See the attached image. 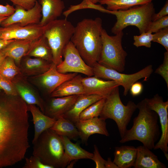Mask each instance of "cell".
I'll use <instances>...</instances> for the list:
<instances>
[{
	"mask_svg": "<svg viewBox=\"0 0 168 168\" xmlns=\"http://www.w3.org/2000/svg\"><path fill=\"white\" fill-rule=\"evenodd\" d=\"M27 105L19 95L0 93V168L21 161L30 147Z\"/></svg>",
	"mask_w": 168,
	"mask_h": 168,
	"instance_id": "obj_1",
	"label": "cell"
},
{
	"mask_svg": "<svg viewBox=\"0 0 168 168\" xmlns=\"http://www.w3.org/2000/svg\"><path fill=\"white\" fill-rule=\"evenodd\" d=\"M102 26L100 18L84 19L75 26L71 39L84 62L91 67L100 58Z\"/></svg>",
	"mask_w": 168,
	"mask_h": 168,
	"instance_id": "obj_2",
	"label": "cell"
},
{
	"mask_svg": "<svg viewBox=\"0 0 168 168\" xmlns=\"http://www.w3.org/2000/svg\"><path fill=\"white\" fill-rule=\"evenodd\" d=\"M137 106L139 112L133 119V125L127 130L119 142L137 140L151 150L153 149L160 137L158 116L155 111L148 108L144 99L138 102Z\"/></svg>",
	"mask_w": 168,
	"mask_h": 168,
	"instance_id": "obj_3",
	"label": "cell"
},
{
	"mask_svg": "<svg viewBox=\"0 0 168 168\" xmlns=\"http://www.w3.org/2000/svg\"><path fill=\"white\" fill-rule=\"evenodd\" d=\"M33 144V155L53 168H65L71 162L65 154L61 136L50 128L44 131Z\"/></svg>",
	"mask_w": 168,
	"mask_h": 168,
	"instance_id": "obj_4",
	"label": "cell"
},
{
	"mask_svg": "<svg viewBox=\"0 0 168 168\" xmlns=\"http://www.w3.org/2000/svg\"><path fill=\"white\" fill-rule=\"evenodd\" d=\"M108 13L114 15L116 17V21L111 29L112 32L115 35L129 26L137 27L140 34L146 32L152 21V16L155 13V9L152 2L126 10H108Z\"/></svg>",
	"mask_w": 168,
	"mask_h": 168,
	"instance_id": "obj_5",
	"label": "cell"
},
{
	"mask_svg": "<svg viewBox=\"0 0 168 168\" xmlns=\"http://www.w3.org/2000/svg\"><path fill=\"white\" fill-rule=\"evenodd\" d=\"M119 87L105 98L99 117L105 120L110 119L114 120L116 124L122 138L127 130V126L137 109V106L131 100L128 101L126 105L123 104L120 96Z\"/></svg>",
	"mask_w": 168,
	"mask_h": 168,
	"instance_id": "obj_6",
	"label": "cell"
},
{
	"mask_svg": "<svg viewBox=\"0 0 168 168\" xmlns=\"http://www.w3.org/2000/svg\"><path fill=\"white\" fill-rule=\"evenodd\" d=\"M75 26L66 19H56L44 26L43 35L51 49L53 63L56 65L63 61L64 48L71 41Z\"/></svg>",
	"mask_w": 168,
	"mask_h": 168,
	"instance_id": "obj_7",
	"label": "cell"
},
{
	"mask_svg": "<svg viewBox=\"0 0 168 168\" xmlns=\"http://www.w3.org/2000/svg\"><path fill=\"white\" fill-rule=\"evenodd\" d=\"M123 35L122 31L114 36H110L105 30L102 29L101 50L97 62L106 67L121 72L125 70L127 55L122 45Z\"/></svg>",
	"mask_w": 168,
	"mask_h": 168,
	"instance_id": "obj_8",
	"label": "cell"
},
{
	"mask_svg": "<svg viewBox=\"0 0 168 168\" xmlns=\"http://www.w3.org/2000/svg\"><path fill=\"white\" fill-rule=\"evenodd\" d=\"M93 76L117 82L124 89V95L128 94L132 85L138 80L148 78L153 72L152 65H149L139 71L131 74L121 73L115 70L106 67L98 62L92 66Z\"/></svg>",
	"mask_w": 168,
	"mask_h": 168,
	"instance_id": "obj_9",
	"label": "cell"
},
{
	"mask_svg": "<svg viewBox=\"0 0 168 168\" xmlns=\"http://www.w3.org/2000/svg\"><path fill=\"white\" fill-rule=\"evenodd\" d=\"M148 108L155 111L159 118L161 134L153 148L160 149L168 160V101H164L162 96L156 94L150 98L144 99Z\"/></svg>",
	"mask_w": 168,
	"mask_h": 168,
	"instance_id": "obj_10",
	"label": "cell"
},
{
	"mask_svg": "<svg viewBox=\"0 0 168 168\" xmlns=\"http://www.w3.org/2000/svg\"><path fill=\"white\" fill-rule=\"evenodd\" d=\"M63 57V60L57 65V70L59 72L79 73L88 77L93 76L92 67L84 62L71 41L64 49Z\"/></svg>",
	"mask_w": 168,
	"mask_h": 168,
	"instance_id": "obj_11",
	"label": "cell"
},
{
	"mask_svg": "<svg viewBox=\"0 0 168 168\" xmlns=\"http://www.w3.org/2000/svg\"><path fill=\"white\" fill-rule=\"evenodd\" d=\"M77 74V73L63 74L58 72L57 65L53 63L49 69L40 75L30 77V82L43 91L50 95L59 86Z\"/></svg>",
	"mask_w": 168,
	"mask_h": 168,
	"instance_id": "obj_12",
	"label": "cell"
},
{
	"mask_svg": "<svg viewBox=\"0 0 168 168\" xmlns=\"http://www.w3.org/2000/svg\"><path fill=\"white\" fill-rule=\"evenodd\" d=\"M44 28L39 23L21 26L13 24L0 27V39L34 40L43 35Z\"/></svg>",
	"mask_w": 168,
	"mask_h": 168,
	"instance_id": "obj_13",
	"label": "cell"
},
{
	"mask_svg": "<svg viewBox=\"0 0 168 168\" xmlns=\"http://www.w3.org/2000/svg\"><path fill=\"white\" fill-rule=\"evenodd\" d=\"M41 7L37 1L31 8L26 10L16 6L14 12L7 17L2 22V27H6L13 24L21 26L38 24L42 17Z\"/></svg>",
	"mask_w": 168,
	"mask_h": 168,
	"instance_id": "obj_14",
	"label": "cell"
},
{
	"mask_svg": "<svg viewBox=\"0 0 168 168\" xmlns=\"http://www.w3.org/2000/svg\"><path fill=\"white\" fill-rule=\"evenodd\" d=\"M21 73L12 81L19 95L27 105H37L44 113V101Z\"/></svg>",
	"mask_w": 168,
	"mask_h": 168,
	"instance_id": "obj_15",
	"label": "cell"
},
{
	"mask_svg": "<svg viewBox=\"0 0 168 168\" xmlns=\"http://www.w3.org/2000/svg\"><path fill=\"white\" fill-rule=\"evenodd\" d=\"M84 95L94 94L106 98L119 85L112 80H105L94 76L82 77Z\"/></svg>",
	"mask_w": 168,
	"mask_h": 168,
	"instance_id": "obj_16",
	"label": "cell"
},
{
	"mask_svg": "<svg viewBox=\"0 0 168 168\" xmlns=\"http://www.w3.org/2000/svg\"><path fill=\"white\" fill-rule=\"evenodd\" d=\"M82 142H86L89 137L94 134L109 136L105 120L98 117L85 120H79L75 123Z\"/></svg>",
	"mask_w": 168,
	"mask_h": 168,
	"instance_id": "obj_17",
	"label": "cell"
},
{
	"mask_svg": "<svg viewBox=\"0 0 168 168\" xmlns=\"http://www.w3.org/2000/svg\"><path fill=\"white\" fill-rule=\"evenodd\" d=\"M78 96L50 97L44 101V114L56 120L71 108Z\"/></svg>",
	"mask_w": 168,
	"mask_h": 168,
	"instance_id": "obj_18",
	"label": "cell"
},
{
	"mask_svg": "<svg viewBox=\"0 0 168 168\" xmlns=\"http://www.w3.org/2000/svg\"><path fill=\"white\" fill-rule=\"evenodd\" d=\"M52 63L42 58L26 56L22 59L19 68L22 74L26 77H30L45 72Z\"/></svg>",
	"mask_w": 168,
	"mask_h": 168,
	"instance_id": "obj_19",
	"label": "cell"
},
{
	"mask_svg": "<svg viewBox=\"0 0 168 168\" xmlns=\"http://www.w3.org/2000/svg\"><path fill=\"white\" fill-rule=\"evenodd\" d=\"M41 7L42 17L39 24L44 26L57 19L65 8L62 0H38Z\"/></svg>",
	"mask_w": 168,
	"mask_h": 168,
	"instance_id": "obj_20",
	"label": "cell"
},
{
	"mask_svg": "<svg viewBox=\"0 0 168 168\" xmlns=\"http://www.w3.org/2000/svg\"><path fill=\"white\" fill-rule=\"evenodd\" d=\"M27 108L28 111L32 115L34 126V135L32 141L33 144L44 131L53 126L56 120L44 114L35 105H27Z\"/></svg>",
	"mask_w": 168,
	"mask_h": 168,
	"instance_id": "obj_21",
	"label": "cell"
},
{
	"mask_svg": "<svg viewBox=\"0 0 168 168\" xmlns=\"http://www.w3.org/2000/svg\"><path fill=\"white\" fill-rule=\"evenodd\" d=\"M103 98L100 96L94 94L79 95L71 108L62 116L75 124L79 120L80 114L84 110Z\"/></svg>",
	"mask_w": 168,
	"mask_h": 168,
	"instance_id": "obj_22",
	"label": "cell"
},
{
	"mask_svg": "<svg viewBox=\"0 0 168 168\" xmlns=\"http://www.w3.org/2000/svg\"><path fill=\"white\" fill-rule=\"evenodd\" d=\"M137 156L134 168H166L165 165L160 161L157 156L151 150L142 145L136 147Z\"/></svg>",
	"mask_w": 168,
	"mask_h": 168,
	"instance_id": "obj_23",
	"label": "cell"
},
{
	"mask_svg": "<svg viewBox=\"0 0 168 168\" xmlns=\"http://www.w3.org/2000/svg\"><path fill=\"white\" fill-rule=\"evenodd\" d=\"M82 77L77 74L72 78L64 82L50 95V97H61L84 94L82 82Z\"/></svg>",
	"mask_w": 168,
	"mask_h": 168,
	"instance_id": "obj_24",
	"label": "cell"
},
{
	"mask_svg": "<svg viewBox=\"0 0 168 168\" xmlns=\"http://www.w3.org/2000/svg\"><path fill=\"white\" fill-rule=\"evenodd\" d=\"M34 40H14L1 51L6 57L13 59L19 67L22 59L26 56Z\"/></svg>",
	"mask_w": 168,
	"mask_h": 168,
	"instance_id": "obj_25",
	"label": "cell"
},
{
	"mask_svg": "<svg viewBox=\"0 0 168 168\" xmlns=\"http://www.w3.org/2000/svg\"><path fill=\"white\" fill-rule=\"evenodd\" d=\"M137 153V148L134 147L128 146L116 147L115 148L113 162L118 168H131L134 165Z\"/></svg>",
	"mask_w": 168,
	"mask_h": 168,
	"instance_id": "obj_26",
	"label": "cell"
},
{
	"mask_svg": "<svg viewBox=\"0 0 168 168\" xmlns=\"http://www.w3.org/2000/svg\"><path fill=\"white\" fill-rule=\"evenodd\" d=\"M26 56L42 58L53 63L51 49L47 39L43 35L33 41Z\"/></svg>",
	"mask_w": 168,
	"mask_h": 168,
	"instance_id": "obj_27",
	"label": "cell"
},
{
	"mask_svg": "<svg viewBox=\"0 0 168 168\" xmlns=\"http://www.w3.org/2000/svg\"><path fill=\"white\" fill-rule=\"evenodd\" d=\"M50 129L58 135L66 137L70 139L75 140L79 137L78 131L74 123L62 116L56 120Z\"/></svg>",
	"mask_w": 168,
	"mask_h": 168,
	"instance_id": "obj_28",
	"label": "cell"
},
{
	"mask_svg": "<svg viewBox=\"0 0 168 168\" xmlns=\"http://www.w3.org/2000/svg\"><path fill=\"white\" fill-rule=\"evenodd\" d=\"M64 152L71 161L81 159L92 160L93 153L82 148L78 143L72 142L68 137L61 136Z\"/></svg>",
	"mask_w": 168,
	"mask_h": 168,
	"instance_id": "obj_29",
	"label": "cell"
},
{
	"mask_svg": "<svg viewBox=\"0 0 168 168\" xmlns=\"http://www.w3.org/2000/svg\"><path fill=\"white\" fill-rule=\"evenodd\" d=\"M153 0H99L100 5H105L107 10H126L131 7L152 2Z\"/></svg>",
	"mask_w": 168,
	"mask_h": 168,
	"instance_id": "obj_30",
	"label": "cell"
},
{
	"mask_svg": "<svg viewBox=\"0 0 168 168\" xmlns=\"http://www.w3.org/2000/svg\"><path fill=\"white\" fill-rule=\"evenodd\" d=\"M20 73V69L14 59L6 57L0 66V75L12 81Z\"/></svg>",
	"mask_w": 168,
	"mask_h": 168,
	"instance_id": "obj_31",
	"label": "cell"
},
{
	"mask_svg": "<svg viewBox=\"0 0 168 168\" xmlns=\"http://www.w3.org/2000/svg\"><path fill=\"white\" fill-rule=\"evenodd\" d=\"M105 100V98H103L89 106L81 113L79 120H85L99 117L103 109Z\"/></svg>",
	"mask_w": 168,
	"mask_h": 168,
	"instance_id": "obj_32",
	"label": "cell"
},
{
	"mask_svg": "<svg viewBox=\"0 0 168 168\" xmlns=\"http://www.w3.org/2000/svg\"><path fill=\"white\" fill-rule=\"evenodd\" d=\"M153 34L150 32H143L139 35L133 36V45L137 47L145 46L150 48L152 41Z\"/></svg>",
	"mask_w": 168,
	"mask_h": 168,
	"instance_id": "obj_33",
	"label": "cell"
},
{
	"mask_svg": "<svg viewBox=\"0 0 168 168\" xmlns=\"http://www.w3.org/2000/svg\"><path fill=\"white\" fill-rule=\"evenodd\" d=\"M167 27H168V15L155 21H152L148 25L146 32L155 33Z\"/></svg>",
	"mask_w": 168,
	"mask_h": 168,
	"instance_id": "obj_34",
	"label": "cell"
},
{
	"mask_svg": "<svg viewBox=\"0 0 168 168\" xmlns=\"http://www.w3.org/2000/svg\"><path fill=\"white\" fill-rule=\"evenodd\" d=\"M152 41L162 45L168 51V27L162 29L153 34Z\"/></svg>",
	"mask_w": 168,
	"mask_h": 168,
	"instance_id": "obj_35",
	"label": "cell"
},
{
	"mask_svg": "<svg viewBox=\"0 0 168 168\" xmlns=\"http://www.w3.org/2000/svg\"><path fill=\"white\" fill-rule=\"evenodd\" d=\"M0 88L6 94L19 95L12 81L0 75Z\"/></svg>",
	"mask_w": 168,
	"mask_h": 168,
	"instance_id": "obj_36",
	"label": "cell"
},
{
	"mask_svg": "<svg viewBox=\"0 0 168 168\" xmlns=\"http://www.w3.org/2000/svg\"><path fill=\"white\" fill-rule=\"evenodd\" d=\"M23 168H53L43 163L37 156L33 155L25 158V163Z\"/></svg>",
	"mask_w": 168,
	"mask_h": 168,
	"instance_id": "obj_37",
	"label": "cell"
},
{
	"mask_svg": "<svg viewBox=\"0 0 168 168\" xmlns=\"http://www.w3.org/2000/svg\"><path fill=\"white\" fill-rule=\"evenodd\" d=\"M155 72L160 75L165 80L168 87V51L164 54L163 63L156 70Z\"/></svg>",
	"mask_w": 168,
	"mask_h": 168,
	"instance_id": "obj_38",
	"label": "cell"
},
{
	"mask_svg": "<svg viewBox=\"0 0 168 168\" xmlns=\"http://www.w3.org/2000/svg\"><path fill=\"white\" fill-rule=\"evenodd\" d=\"M96 163V168H105L106 160L101 156L98 148L96 145H94V151L92 159Z\"/></svg>",
	"mask_w": 168,
	"mask_h": 168,
	"instance_id": "obj_39",
	"label": "cell"
},
{
	"mask_svg": "<svg viewBox=\"0 0 168 168\" xmlns=\"http://www.w3.org/2000/svg\"><path fill=\"white\" fill-rule=\"evenodd\" d=\"M16 6L22 7L26 10L32 8L37 0H8Z\"/></svg>",
	"mask_w": 168,
	"mask_h": 168,
	"instance_id": "obj_40",
	"label": "cell"
},
{
	"mask_svg": "<svg viewBox=\"0 0 168 168\" xmlns=\"http://www.w3.org/2000/svg\"><path fill=\"white\" fill-rule=\"evenodd\" d=\"M143 90L142 84L141 82L137 81L132 85L129 91L132 96L135 97L140 95Z\"/></svg>",
	"mask_w": 168,
	"mask_h": 168,
	"instance_id": "obj_41",
	"label": "cell"
},
{
	"mask_svg": "<svg viewBox=\"0 0 168 168\" xmlns=\"http://www.w3.org/2000/svg\"><path fill=\"white\" fill-rule=\"evenodd\" d=\"M15 11V8L7 3L5 5L0 4V16L8 17Z\"/></svg>",
	"mask_w": 168,
	"mask_h": 168,
	"instance_id": "obj_42",
	"label": "cell"
},
{
	"mask_svg": "<svg viewBox=\"0 0 168 168\" xmlns=\"http://www.w3.org/2000/svg\"><path fill=\"white\" fill-rule=\"evenodd\" d=\"M168 1H166L165 5L157 13H155L152 16V21H153L159 18L168 15Z\"/></svg>",
	"mask_w": 168,
	"mask_h": 168,
	"instance_id": "obj_43",
	"label": "cell"
},
{
	"mask_svg": "<svg viewBox=\"0 0 168 168\" xmlns=\"http://www.w3.org/2000/svg\"><path fill=\"white\" fill-rule=\"evenodd\" d=\"M105 168H118L117 166L112 161L110 157L108 158L105 164Z\"/></svg>",
	"mask_w": 168,
	"mask_h": 168,
	"instance_id": "obj_44",
	"label": "cell"
},
{
	"mask_svg": "<svg viewBox=\"0 0 168 168\" xmlns=\"http://www.w3.org/2000/svg\"><path fill=\"white\" fill-rule=\"evenodd\" d=\"M13 40H5L0 39V51Z\"/></svg>",
	"mask_w": 168,
	"mask_h": 168,
	"instance_id": "obj_45",
	"label": "cell"
},
{
	"mask_svg": "<svg viewBox=\"0 0 168 168\" xmlns=\"http://www.w3.org/2000/svg\"><path fill=\"white\" fill-rule=\"evenodd\" d=\"M6 57L4 53L2 51H0V66L3 61Z\"/></svg>",
	"mask_w": 168,
	"mask_h": 168,
	"instance_id": "obj_46",
	"label": "cell"
},
{
	"mask_svg": "<svg viewBox=\"0 0 168 168\" xmlns=\"http://www.w3.org/2000/svg\"><path fill=\"white\" fill-rule=\"evenodd\" d=\"M90 2L96 4L98 2L99 0H88Z\"/></svg>",
	"mask_w": 168,
	"mask_h": 168,
	"instance_id": "obj_47",
	"label": "cell"
},
{
	"mask_svg": "<svg viewBox=\"0 0 168 168\" xmlns=\"http://www.w3.org/2000/svg\"><path fill=\"white\" fill-rule=\"evenodd\" d=\"M7 17L6 16H0V25L2 22Z\"/></svg>",
	"mask_w": 168,
	"mask_h": 168,
	"instance_id": "obj_48",
	"label": "cell"
}]
</instances>
